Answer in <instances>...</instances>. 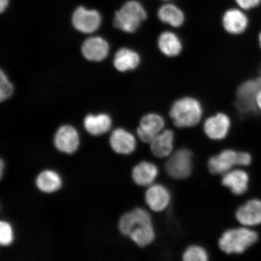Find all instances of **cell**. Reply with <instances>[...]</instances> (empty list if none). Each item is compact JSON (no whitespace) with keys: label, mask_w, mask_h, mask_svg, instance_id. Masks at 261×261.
I'll return each mask as SVG.
<instances>
[{"label":"cell","mask_w":261,"mask_h":261,"mask_svg":"<svg viewBox=\"0 0 261 261\" xmlns=\"http://www.w3.org/2000/svg\"><path fill=\"white\" fill-rule=\"evenodd\" d=\"M118 229L123 237L139 247L154 242L156 234L151 215L141 207H136L123 214L118 222Z\"/></svg>","instance_id":"cell-1"},{"label":"cell","mask_w":261,"mask_h":261,"mask_svg":"<svg viewBox=\"0 0 261 261\" xmlns=\"http://www.w3.org/2000/svg\"><path fill=\"white\" fill-rule=\"evenodd\" d=\"M206 114V108L200 97L186 94L172 101L166 116L176 128L185 129L200 125Z\"/></svg>","instance_id":"cell-2"},{"label":"cell","mask_w":261,"mask_h":261,"mask_svg":"<svg viewBox=\"0 0 261 261\" xmlns=\"http://www.w3.org/2000/svg\"><path fill=\"white\" fill-rule=\"evenodd\" d=\"M148 19L145 6L137 0H129L115 11L112 28L127 35L138 33Z\"/></svg>","instance_id":"cell-3"},{"label":"cell","mask_w":261,"mask_h":261,"mask_svg":"<svg viewBox=\"0 0 261 261\" xmlns=\"http://www.w3.org/2000/svg\"><path fill=\"white\" fill-rule=\"evenodd\" d=\"M260 88L261 82L256 75L240 82L234 90L230 112L241 117L256 114L255 97Z\"/></svg>","instance_id":"cell-4"},{"label":"cell","mask_w":261,"mask_h":261,"mask_svg":"<svg viewBox=\"0 0 261 261\" xmlns=\"http://www.w3.org/2000/svg\"><path fill=\"white\" fill-rule=\"evenodd\" d=\"M258 240V234L250 227L230 228L222 234L218 246L222 252L228 254H242Z\"/></svg>","instance_id":"cell-5"},{"label":"cell","mask_w":261,"mask_h":261,"mask_svg":"<svg viewBox=\"0 0 261 261\" xmlns=\"http://www.w3.org/2000/svg\"><path fill=\"white\" fill-rule=\"evenodd\" d=\"M252 160V155L248 152L226 149L208 159V169L212 174L224 175L236 166L250 165Z\"/></svg>","instance_id":"cell-6"},{"label":"cell","mask_w":261,"mask_h":261,"mask_svg":"<svg viewBox=\"0 0 261 261\" xmlns=\"http://www.w3.org/2000/svg\"><path fill=\"white\" fill-rule=\"evenodd\" d=\"M232 125V116L224 110L207 114L202 122L204 135L213 141H221L226 139Z\"/></svg>","instance_id":"cell-7"},{"label":"cell","mask_w":261,"mask_h":261,"mask_svg":"<svg viewBox=\"0 0 261 261\" xmlns=\"http://www.w3.org/2000/svg\"><path fill=\"white\" fill-rule=\"evenodd\" d=\"M167 117L158 111L151 110L143 114L140 117L136 128L137 138L140 141L148 143L167 125Z\"/></svg>","instance_id":"cell-8"},{"label":"cell","mask_w":261,"mask_h":261,"mask_svg":"<svg viewBox=\"0 0 261 261\" xmlns=\"http://www.w3.org/2000/svg\"><path fill=\"white\" fill-rule=\"evenodd\" d=\"M155 46L162 57L174 60L184 54L185 42L178 31L170 28L164 29L156 36Z\"/></svg>","instance_id":"cell-9"},{"label":"cell","mask_w":261,"mask_h":261,"mask_svg":"<svg viewBox=\"0 0 261 261\" xmlns=\"http://www.w3.org/2000/svg\"><path fill=\"white\" fill-rule=\"evenodd\" d=\"M82 56L87 61L100 63L105 61L112 54V46L103 36L95 34L86 36L81 42Z\"/></svg>","instance_id":"cell-10"},{"label":"cell","mask_w":261,"mask_h":261,"mask_svg":"<svg viewBox=\"0 0 261 261\" xmlns=\"http://www.w3.org/2000/svg\"><path fill=\"white\" fill-rule=\"evenodd\" d=\"M220 25L227 35L234 38L246 35L250 27V20L246 12L239 8H228L221 15Z\"/></svg>","instance_id":"cell-11"},{"label":"cell","mask_w":261,"mask_h":261,"mask_svg":"<svg viewBox=\"0 0 261 261\" xmlns=\"http://www.w3.org/2000/svg\"><path fill=\"white\" fill-rule=\"evenodd\" d=\"M72 28L84 36L96 34L102 26V17L99 11L79 6L74 10L71 18Z\"/></svg>","instance_id":"cell-12"},{"label":"cell","mask_w":261,"mask_h":261,"mask_svg":"<svg viewBox=\"0 0 261 261\" xmlns=\"http://www.w3.org/2000/svg\"><path fill=\"white\" fill-rule=\"evenodd\" d=\"M165 169L166 174L173 179L187 178L193 169V154L187 148L178 149L167 158Z\"/></svg>","instance_id":"cell-13"},{"label":"cell","mask_w":261,"mask_h":261,"mask_svg":"<svg viewBox=\"0 0 261 261\" xmlns=\"http://www.w3.org/2000/svg\"><path fill=\"white\" fill-rule=\"evenodd\" d=\"M110 58L114 69L120 73L138 70L142 66L143 61L141 52L129 45L117 48Z\"/></svg>","instance_id":"cell-14"},{"label":"cell","mask_w":261,"mask_h":261,"mask_svg":"<svg viewBox=\"0 0 261 261\" xmlns=\"http://www.w3.org/2000/svg\"><path fill=\"white\" fill-rule=\"evenodd\" d=\"M53 143L59 151L66 154H73L80 146L79 130L73 124H61L55 130Z\"/></svg>","instance_id":"cell-15"},{"label":"cell","mask_w":261,"mask_h":261,"mask_svg":"<svg viewBox=\"0 0 261 261\" xmlns=\"http://www.w3.org/2000/svg\"><path fill=\"white\" fill-rule=\"evenodd\" d=\"M111 148L116 154L129 155L135 151L137 138L126 127L117 126L112 130L109 139Z\"/></svg>","instance_id":"cell-16"},{"label":"cell","mask_w":261,"mask_h":261,"mask_svg":"<svg viewBox=\"0 0 261 261\" xmlns=\"http://www.w3.org/2000/svg\"><path fill=\"white\" fill-rule=\"evenodd\" d=\"M114 124L112 115L104 112L87 113L82 121L85 132L94 137L106 135L112 129Z\"/></svg>","instance_id":"cell-17"},{"label":"cell","mask_w":261,"mask_h":261,"mask_svg":"<svg viewBox=\"0 0 261 261\" xmlns=\"http://www.w3.org/2000/svg\"><path fill=\"white\" fill-rule=\"evenodd\" d=\"M156 16L160 23L176 31L184 28L187 22V15L184 10L170 2L160 6Z\"/></svg>","instance_id":"cell-18"},{"label":"cell","mask_w":261,"mask_h":261,"mask_svg":"<svg viewBox=\"0 0 261 261\" xmlns=\"http://www.w3.org/2000/svg\"><path fill=\"white\" fill-rule=\"evenodd\" d=\"M145 200L150 210L160 213L165 211L170 205L171 192L164 185L152 184L145 192Z\"/></svg>","instance_id":"cell-19"},{"label":"cell","mask_w":261,"mask_h":261,"mask_svg":"<svg viewBox=\"0 0 261 261\" xmlns=\"http://www.w3.org/2000/svg\"><path fill=\"white\" fill-rule=\"evenodd\" d=\"M236 218L244 227H252L261 224V200L253 198L237 208Z\"/></svg>","instance_id":"cell-20"},{"label":"cell","mask_w":261,"mask_h":261,"mask_svg":"<svg viewBox=\"0 0 261 261\" xmlns=\"http://www.w3.org/2000/svg\"><path fill=\"white\" fill-rule=\"evenodd\" d=\"M175 134L166 128L149 143L152 154L159 159H167L174 152Z\"/></svg>","instance_id":"cell-21"},{"label":"cell","mask_w":261,"mask_h":261,"mask_svg":"<svg viewBox=\"0 0 261 261\" xmlns=\"http://www.w3.org/2000/svg\"><path fill=\"white\" fill-rule=\"evenodd\" d=\"M250 177L249 174L243 169H233L223 175L221 184L229 189L231 193L242 195L249 189Z\"/></svg>","instance_id":"cell-22"},{"label":"cell","mask_w":261,"mask_h":261,"mask_svg":"<svg viewBox=\"0 0 261 261\" xmlns=\"http://www.w3.org/2000/svg\"><path fill=\"white\" fill-rule=\"evenodd\" d=\"M159 175V169L154 163L142 161L137 164L132 169V177L137 185L142 187H149L154 184Z\"/></svg>","instance_id":"cell-23"},{"label":"cell","mask_w":261,"mask_h":261,"mask_svg":"<svg viewBox=\"0 0 261 261\" xmlns=\"http://www.w3.org/2000/svg\"><path fill=\"white\" fill-rule=\"evenodd\" d=\"M63 181L58 173L50 169L41 171L35 179L36 187L45 194H53L60 190Z\"/></svg>","instance_id":"cell-24"},{"label":"cell","mask_w":261,"mask_h":261,"mask_svg":"<svg viewBox=\"0 0 261 261\" xmlns=\"http://www.w3.org/2000/svg\"><path fill=\"white\" fill-rule=\"evenodd\" d=\"M16 86L8 74L0 68V103L6 102L14 96Z\"/></svg>","instance_id":"cell-25"},{"label":"cell","mask_w":261,"mask_h":261,"mask_svg":"<svg viewBox=\"0 0 261 261\" xmlns=\"http://www.w3.org/2000/svg\"><path fill=\"white\" fill-rule=\"evenodd\" d=\"M208 256L207 250L203 247L192 245L186 249L182 254V259L185 261H206Z\"/></svg>","instance_id":"cell-26"},{"label":"cell","mask_w":261,"mask_h":261,"mask_svg":"<svg viewBox=\"0 0 261 261\" xmlns=\"http://www.w3.org/2000/svg\"><path fill=\"white\" fill-rule=\"evenodd\" d=\"M14 241V232L11 225L6 221H0V244L9 246Z\"/></svg>","instance_id":"cell-27"},{"label":"cell","mask_w":261,"mask_h":261,"mask_svg":"<svg viewBox=\"0 0 261 261\" xmlns=\"http://www.w3.org/2000/svg\"><path fill=\"white\" fill-rule=\"evenodd\" d=\"M238 7L247 12L259 7L261 0H234Z\"/></svg>","instance_id":"cell-28"},{"label":"cell","mask_w":261,"mask_h":261,"mask_svg":"<svg viewBox=\"0 0 261 261\" xmlns=\"http://www.w3.org/2000/svg\"><path fill=\"white\" fill-rule=\"evenodd\" d=\"M255 106L257 113L261 114V88L257 91L255 97Z\"/></svg>","instance_id":"cell-29"},{"label":"cell","mask_w":261,"mask_h":261,"mask_svg":"<svg viewBox=\"0 0 261 261\" xmlns=\"http://www.w3.org/2000/svg\"><path fill=\"white\" fill-rule=\"evenodd\" d=\"M9 4V0H0V13L3 14L8 8Z\"/></svg>","instance_id":"cell-30"},{"label":"cell","mask_w":261,"mask_h":261,"mask_svg":"<svg viewBox=\"0 0 261 261\" xmlns=\"http://www.w3.org/2000/svg\"><path fill=\"white\" fill-rule=\"evenodd\" d=\"M256 43L257 47H258L259 50L261 52V29L258 33H257L256 36Z\"/></svg>","instance_id":"cell-31"},{"label":"cell","mask_w":261,"mask_h":261,"mask_svg":"<svg viewBox=\"0 0 261 261\" xmlns=\"http://www.w3.org/2000/svg\"><path fill=\"white\" fill-rule=\"evenodd\" d=\"M4 162L3 159L0 160V177L2 178L3 175V169H4Z\"/></svg>","instance_id":"cell-32"},{"label":"cell","mask_w":261,"mask_h":261,"mask_svg":"<svg viewBox=\"0 0 261 261\" xmlns=\"http://www.w3.org/2000/svg\"><path fill=\"white\" fill-rule=\"evenodd\" d=\"M161 1L165 2H169L172 1V0H161Z\"/></svg>","instance_id":"cell-33"}]
</instances>
